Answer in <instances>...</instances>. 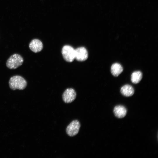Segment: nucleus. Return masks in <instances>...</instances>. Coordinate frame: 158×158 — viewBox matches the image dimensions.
<instances>
[{
	"label": "nucleus",
	"mask_w": 158,
	"mask_h": 158,
	"mask_svg": "<svg viewBox=\"0 0 158 158\" xmlns=\"http://www.w3.org/2000/svg\"><path fill=\"white\" fill-rule=\"evenodd\" d=\"M9 85L10 88L13 90H23L26 87L27 82L22 76L16 75L11 78L9 81Z\"/></svg>",
	"instance_id": "obj_1"
},
{
	"label": "nucleus",
	"mask_w": 158,
	"mask_h": 158,
	"mask_svg": "<svg viewBox=\"0 0 158 158\" xmlns=\"http://www.w3.org/2000/svg\"><path fill=\"white\" fill-rule=\"evenodd\" d=\"M23 61L21 55L15 54L11 56L7 60L6 66L10 69H16L22 64Z\"/></svg>",
	"instance_id": "obj_2"
},
{
	"label": "nucleus",
	"mask_w": 158,
	"mask_h": 158,
	"mask_svg": "<svg viewBox=\"0 0 158 158\" xmlns=\"http://www.w3.org/2000/svg\"><path fill=\"white\" fill-rule=\"evenodd\" d=\"M61 52L64 59L67 62H71L75 59V49L70 45L64 46Z\"/></svg>",
	"instance_id": "obj_3"
},
{
	"label": "nucleus",
	"mask_w": 158,
	"mask_h": 158,
	"mask_svg": "<svg viewBox=\"0 0 158 158\" xmlns=\"http://www.w3.org/2000/svg\"><path fill=\"white\" fill-rule=\"evenodd\" d=\"M80 126V124L78 120H74L67 127L66 133L70 136H74L78 133Z\"/></svg>",
	"instance_id": "obj_4"
},
{
	"label": "nucleus",
	"mask_w": 158,
	"mask_h": 158,
	"mask_svg": "<svg viewBox=\"0 0 158 158\" xmlns=\"http://www.w3.org/2000/svg\"><path fill=\"white\" fill-rule=\"evenodd\" d=\"M76 93L73 88H69L66 89L62 95V99L66 103H70L73 101L76 98Z\"/></svg>",
	"instance_id": "obj_5"
},
{
	"label": "nucleus",
	"mask_w": 158,
	"mask_h": 158,
	"mask_svg": "<svg viewBox=\"0 0 158 158\" xmlns=\"http://www.w3.org/2000/svg\"><path fill=\"white\" fill-rule=\"evenodd\" d=\"M88 57V53L84 47H81L75 49V59L79 61L86 60Z\"/></svg>",
	"instance_id": "obj_6"
},
{
	"label": "nucleus",
	"mask_w": 158,
	"mask_h": 158,
	"mask_svg": "<svg viewBox=\"0 0 158 158\" xmlns=\"http://www.w3.org/2000/svg\"><path fill=\"white\" fill-rule=\"evenodd\" d=\"M30 49L35 53L40 51L43 49V44L42 42L37 39L32 40L29 44Z\"/></svg>",
	"instance_id": "obj_7"
},
{
	"label": "nucleus",
	"mask_w": 158,
	"mask_h": 158,
	"mask_svg": "<svg viewBox=\"0 0 158 158\" xmlns=\"http://www.w3.org/2000/svg\"><path fill=\"white\" fill-rule=\"evenodd\" d=\"M114 113L115 116L118 118H122L126 115L127 110L123 106L118 105L116 106L114 109Z\"/></svg>",
	"instance_id": "obj_8"
},
{
	"label": "nucleus",
	"mask_w": 158,
	"mask_h": 158,
	"mask_svg": "<svg viewBox=\"0 0 158 158\" xmlns=\"http://www.w3.org/2000/svg\"><path fill=\"white\" fill-rule=\"evenodd\" d=\"M120 91L121 94L126 97L131 96L133 95L134 92L133 87L128 84L122 86L121 88Z\"/></svg>",
	"instance_id": "obj_9"
},
{
	"label": "nucleus",
	"mask_w": 158,
	"mask_h": 158,
	"mask_svg": "<svg viewBox=\"0 0 158 158\" xmlns=\"http://www.w3.org/2000/svg\"><path fill=\"white\" fill-rule=\"evenodd\" d=\"M123 70L122 66L118 63H115L111 66V73L115 77L118 76L122 72Z\"/></svg>",
	"instance_id": "obj_10"
},
{
	"label": "nucleus",
	"mask_w": 158,
	"mask_h": 158,
	"mask_svg": "<svg viewBox=\"0 0 158 158\" xmlns=\"http://www.w3.org/2000/svg\"><path fill=\"white\" fill-rule=\"evenodd\" d=\"M142 77V73L140 71H135L133 72L131 76V80L134 84H137L140 82Z\"/></svg>",
	"instance_id": "obj_11"
}]
</instances>
